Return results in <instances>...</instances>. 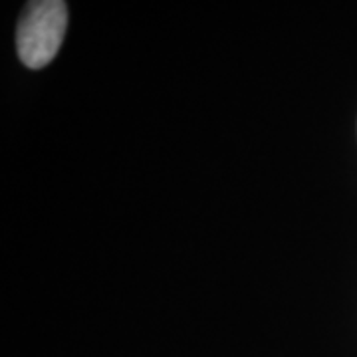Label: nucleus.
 I'll return each instance as SVG.
<instances>
[{"label":"nucleus","instance_id":"1","mask_svg":"<svg viewBox=\"0 0 357 357\" xmlns=\"http://www.w3.org/2000/svg\"><path fill=\"white\" fill-rule=\"evenodd\" d=\"M68 28L64 0H30L16 28V48L24 66L40 70L56 58Z\"/></svg>","mask_w":357,"mask_h":357}]
</instances>
